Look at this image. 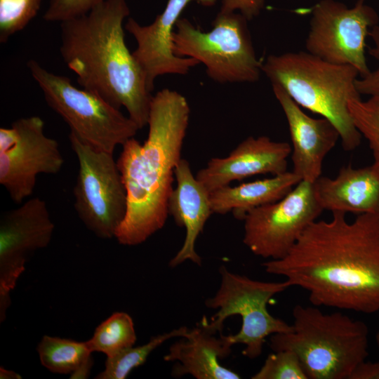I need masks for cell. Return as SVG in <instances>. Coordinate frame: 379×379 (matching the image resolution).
<instances>
[{
    "label": "cell",
    "mask_w": 379,
    "mask_h": 379,
    "mask_svg": "<svg viewBox=\"0 0 379 379\" xmlns=\"http://www.w3.org/2000/svg\"><path fill=\"white\" fill-rule=\"evenodd\" d=\"M197 1L199 4L206 6H212L215 2V0H197Z\"/></svg>",
    "instance_id": "33"
},
{
    "label": "cell",
    "mask_w": 379,
    "mask_h": 379,
    "mask_svg": "<svg viewBox=\"0 0 379 379\" xmlns=\"http://www.w3.org/2000/svg\"><path fill=\"white\" fill-rule=\"evenodd\" d=\"M46 202L29 199L0 218V320L4 321L10 293L25 270V264L38 250L46 248L54 231Z\"/></svg>",
    "instance_id": "13"
},
{
    "label": "cell",
    "mask_w": 379,
    "mask_h": 379,
    "mask_svg": "<svg viewBox=\"0 0 379 379\" xmlns=\"http://www.w3.org/2000/svg\"><path fill=\"white\" fill-rule=\"evenodd\" d=\"M253 379H308L298 356L290 350L269 354Z\"/></svg>",
    "instance_id": "26"
},
{
    "label": "cell",
    "mask_w": 379,
    "mask_h": 379,
    "mask_svg": "<svg viewBox=\"0 0 379 379\" xmlns=\"http://www.w3.org/2000/svg\"><path fill=\"white\" fill-rule=\"evenodd\" d=\"M264 4L265 0H222L220 11L238 12L251 20L260 13Z\"/></svg>",
    "instance_id": "29"
},
{
    "label": "cell",
    "mask_w": 379,
    "mask_h": 379,
    "mask_svg": "<svg viewBox=\"0 0 379 379\" xmlns=\"http://www.w3.org/2000/svg\"><path fill=\"white\" fill-rule=\"evenodd\" d=\"M376 341H377L378 345L379 347V331L378 332V333L376 335Z\"/></svg>",
    "instance_id": "34"
},
{
    "label": "cell",
    "mask_w": 379,
    "mask_h": 379,
    "mask_svg": "<svg viewBox=\"0 0 379 379\" xmlns=\"http://www.w3.org/2000/svg\"><path fill=\"white\" fill-rule=\"evenodd\" d=\"M262 72L300 107L331 121L345 151L359 146L362 135L348 109L350 100L361 98L356 86L360 77L357 69L298 51L270 55L262 64Z\"/></svg>",
    "instance_id": "4"
},
{
    "label": "cell",
    "mask_w": 379,
    "mask_h": 379,
    "mask_svg": "<svg viewBox=\"0 0 379 379\" xmlns=\"http://www.w3.org/2000/svg\"><path fill=\"white\" fill-rule=\"evenodd\" d=\"M105 0H51L44 19L62 22L88 12Z\"/></svg>",
    "instance_id": "27"
},
{
    "label": "cell",
    "mask_w": 379,
    "mask_h": 379,
    "mask_svg": "<svg viewBox=\"0 0 379 379\" xmlns=\"http://www.w3.org/2000/svg\"><path fill=\"white\" fill-rule=\"evenodd\" d=\"M93 365L92 355L86 359L72 373L70 374L71 379H86L90 375L91 368Z\"/></svg>",
    "instance_id": "31"
},
{
    "label": "cell",
    "mask_w": 379,
    "mask_h": 379,
    "mask_svg": "<svg viewBox=\"0 0 379 379\" xmlns=\"http://www.w3.org/2000/svg\"><path fill=\"white\" fill-rule=\"evenodd\" d=\"M215 332L206 317L187 334L172 344L164 359L175 361L172 375H190L197 379H239V374L223 366L220 360L231 353L225 335Z\"/></svg>",
    "instance_id": "17"
},
{
    "label": "cell",
    "mask_w": 379,
    "mask_h": 379,
    "mask_svg": "<svg viewBox=\"0 0 379 379\" xmlns=\"http://www.w3.org/2000/svg\"><path fill=\"white\" fill-rule=\"evenodd\" d=\"M378 21L375 11L364 0L352 7L321 0L312 8L306 51L331 63L352 66L360 77L366 76L370 72L366 39Z\"/></svg>",
    "instance_id": "11"
},
{
    "label": "cell",
    "mask_w": 379,
    "mask_h": 379,
    "mask_svg": "<svg viewBox=\"0 0 379 379\" xmlns=\"http://www.w3.org/2000/svg\"><path fill=\"white\" fill-rule=\"evenodd\" d=\"M247 21L238 12L220 11L212 29L203 32L180 17L173 34V51L203 64L215 82H255L262 62L256 56Z\"/></svg>",
    "instance_id": "6"
},
{
    "label": "cell",
    "mask_w": 379,
    "mask_h": 379,
    "mask_svg": "<svg viewBox=\"0 0 379 379\" xmlns=\"http://www.w3.org/2000/svg\"><path fill=\"white\" fill-rule=\"evenodd\" d=\"M291 154V147L288 142L273 141L265 135L250 136L227 157L210 159L196 178L211 192L255 175L285 173Z\"/></svg>",
    "instance_id": "15"
},
{
    "label": "cell",
    "mask_w": 379,
    "mask_h": 379,
    "mask_svg": "<svg viewBox=\"0 0 379 379\" xmlns=\"http://www.w3.org/2000/svg\"><path fill=\"white\" fill-rule=\"evenodd\" d=\"M316 220L283 258L262 263L309 293L314 306L366 314L379 311V215L332 212Z\"/></svg>",
    "instance_id": "1"
},
{
    "label": "cell",
    "mask_w": 379,
    "mask_h": 379,
    "mask_svg": "<svg viewBox=\"0 0 379 379\" xmlns=\"http://www.w3.org/2000/svg\"><path fill=\"white\" fill-rule=\"evenodd\" d=\"M313 188L323 210L379 215V178L371 165L343 166L333 178H318Z\"/></svg>",
    "instance_id": "19"
},
{
    "label": "cell",
    "mask_w": 379,
    "mask_h": 379,
    "mask_svg": "<svg viewBox=\"0 0 379 379\" xmlns=\"http://www.w3.org/2000/svg\"><path fill=\"white\" fill-rule=\"evenodd\" d=\"M36 351L42 366L53 373L71 374L90 356L86 342L44 335Z\"/></svg>",
    "instance_id": "21"
},
{
    "label": "cell",
    "mask_w": 379,
    "mask_h": 379,
    "mask_svg": "<svg viewBox=\"0 0 379 379\" xmlns=\"http://www.w3.org/2000/svg\"><path fill=\"white\" fill-rule=\"evenodd\" d=\"M189 328L185 326L175 328L169 332L153 336L145 344L137 347L131 346L123 350L111 357H107L105 368L95 378L124 379L135 368L142 365L149 354L168 340L184 337Z\"/></svg>",
    "instance_id": "22"
},
{
    "label": "cell",
    "mask_w": 379,
    "mask_h": 379,
    "mask_svg": "<svg viewBox=\"0 0 379 379\" xmlns=\"http://www.w3.org/2000/svg\"><path fill=\"white\" fill-rule=\"evenodd\" d=\"M44 126L41 118L31 116L0 128V184L15 204L32 195L38 175L62 168L59 144L45 134Z\"/></svg>",
    "instance_id": "10"
},
{
    "label": "cell",
    "mask_w": 379,
    "mask_h": 379,
    "mask_svg": "<svg viewBox=\"0 0 379 379\" xmlns=\"http://www.w3.org/2000/svg\"><path fill=\"white\" fill-rule=\"evenodd\" d=\"M42 0H0V43L22 31L37 15Z\"/></svg>",
    "instance_id": "25"
},
{
    "label": "cell",
    "mask_w": 379,
    "mask_h": 379,
    "mask_svg": "<svg viewBox=\"0 0 379 379\" xmlns=\"http://www.w3.org/2000/svg\"><path fill=\"white\" fill-rule=\"evenodd\" d=\"M129 13L126 0H105L60 22V52L81 88L124 107L140 129L147 125L152 95L125 42L124 21Z\"/></svg>",
    "instance_id": "3"
},
{
    "label": "cell",
    "mask_w": 379,
    "mask_h": 379,
    "mask_svg": "<svg viewBox=\"0 0 379 379\" xmlns=\"http://www.w3.org/2000/svg\"><path fill=\"white\" fill-rule=\"evenodd\" d=\"M21 378V375L15 371L8 370L2 366L0 367L1 379H20Z\"/></svg>",
    "instance_id": "32"
},
{
    "label": "cell",
    "mask_w": 379,
    "mask_h": 379,
    "mask_svg": "<svg viewBox=\"0 0 379 379\" xmlns=\"http://www.w3.org/2000/svg\"><path fill=\"white\" fill-rule=\"evenodd\" d=\"M27 65L47 105L68 124L70 132L95 149L113 153L140 129L120 109L74 86L68 77L48 71L33 59Z\"/></svg>",
    "instance_id": "7"
},
{
    "label": "cell",
    "mask_w": 379,
    "mask_h": 379,
    "mask_svg": "<svg viewBox=\"0 0 379 379\" xmlns=\"http://www.w3.org/2000/svg\"><path fill=\"white\" fill-rule=\"evenodd\" d=\"M323 211L313 183L301 180L282 199L246 215L243 242L258 256L281 259Z\"/></svg>",
    "instance_id": "12"
},
{
    "label": "cell",
    "mask_w": 379,
    "mask_h": 379,
    "mask_svg": "<svg viewBox=\"0 0 379 379\" xmlns=\"http://www.w3.org/2000/svg\"><path fill=\"white\" fill-rule=\"evenodd\" d=\"M79 163L74 208L86 227L101 239L115 237L126 212L124 185L113 153L95 149L69 132Z\"/></svg>",
    "instance_id": "9"
},
{
    "label": "cell",
    "mask_w": 379,
    "mask_h": 379,
    "mask_svg": "<svg viewBox=\"0 0 379 379\" xmlns=\"http://www.w3.org/2000/svg\"><path fill=\"white\" fill-rule=\"evenodd\" d=\"M350 379H379V361H363L356 367Z\"/></svg>",
    "instance_id": "30"
},
{
    "label": "cell",
    "mask_w": 379,
    "mask_h": 379,
    "mask_svg": "<svg viewBox=\"0 0 379 379\" xmlns=\"http://www.w3.org/2000/svg\"><path fill=\"white\" fill-rule=\"evenodd\" d=\"M190 114L185 97L164 88L152 95L145 142L133 137L122 145L117 163L127 207L114 237L120 244H140L164 226Z\"/></svg>",
    "instance_id": "2"
},
{
    "label": "cell",
    "mask_w": 379,
    "mask_h": 379,
    "mask_svg": "<svg viewBox=\"0 0 379 379\" xmlns=\"http://www.w3.org/2000/svg\"><path fill=\"white\" fill-rule=\"evenodd\" d=\"M136 341L134 324L126 312L113 313L95 328L91 339L86 341L90 350L104 353L111 357Z\"/></svg>",
    "instance_id": "23"
},
{
    "label": "cell",
    "mask_w": 379,
    "mask_h": 379,
    "mask_svg": "<svg viewBox=\"0 0 379 379\" xmlns=\"http://www.w3.org/2000/svg\"><path fill=\"white\" fill-rule=\"evenodd\" d=\"M368 36L373 41L371 47L368 48V53L378 61V66L368 74L359 77L356 86L361 95H366L379 99V25L371 28Z\"/></svg>",
    "instance_id": "28"
},
{
    "label": "cell",
    "mask_w": 379,
    "mask_h": 379,
    "mask_svg": "<svg viewBox=\"0 0 379 379\" xmlns=\"http://www.w3.org/2000/svg\"><path fill=\"white\" fill-rule=\"evenodd\" d=\"M293 331L272 335L270 345L274 352H293L308 379H350L368 357L364 322L300 305L293 308Z\"/></svg>",
    "instance_id": "5"
},
{
    "label": "cell",
    "mask_w": 379,
    "mask_h": 379,
    "mask_svg": "<svg viewBox=\"0 0 379 379\" xmlns=\"http://www.w3.org/2000/svg\"><path fill=\"white\" fill-rule=\"evenodd\" d=\"M272 86L288 125L293 171L313 183L321 176L324 159L335 146L339 132L328 119L310 117L280 86Z\"/></svg>",
    "instance_id": "16"
},
{
    "label": "cell",
    "mask_w": 379,
    "mask_h": 379,
    "mask_svg": "<svg viewBox=\"0 0 379 379\" xmlns=\"http://www.w3.org/2000/svg\"><path fill=\"white\" fill-rule=\"evenodd\" d=\"M191 0H168L164 11L149 25H142L128 18L124 29L135 39L132 52L142 69L152 92L158 77L185 75L199 62L191 58L177 56L173 51V34L180 15Z\"/></svg>",
    "instance_id": "14"
},
{
    "label": "cell",
    "mask_w": 379,
    "mask_h": 379,
    "mask_svg": "<svg viewBox=\"0 0 379 379\" xmlns=\"http://www.w3.org/2000/svg\"><path fill=\"white\" fill-rule=\"evenodd\" d=\"M348 109L356 128L368 141L373 158L371 166L379 178V99H352Z\"/></svg>",
    "instance_id": "24"
},
{
    "label": "cell",
    "mask_w": 379,
    "mask_h": 379,
    "mask_svg": "<svg viewBox=\"0 0 379 379\" xmlns=\"http://www.w3.org/2000/svg\"><path fill=\"white\" fill-rule=\"evenodd\" d=\"M219 273L220 287L212 298L206 300L205 305L217 310L208 325L220 334L226 319L233 315L241 317L239 331L225 335L232 347L244 345L243 355L253 359L262 354L268 336L293 331V325L272 316L267 307L274 295L292 286L288 280L281 282L254 280L231 272L224 265L219 268Z\"/></svg>",
    "instance_id": "8"
},
{
    "label": "cell",
    "mask_w": 379,
    "mask_h": 379,
    "mask_svg": "<svg viewBox=\"0 0 379 379\" xmlns=\"http://www.w3.org/2000/svg\"><path fill=\"white\" fill-rule=\"evenodd\" d=\"M176 186L168 200V214L176 225L186 230L184 243L169 266L175 267L186 260L201 265V258L195 250V244L204 225L213 214L210 192L194 176L190 163L181 158L175 168Z\"/></svg>",
    "instance_id": "18"
},
{
    "label": "cell",
    "mask_w": 379,
    "mask_h": 379,
    "mask_svg": "<svg viewBox=\"0 0 379 379\" xmlns=\"http://www.w3.org/2000/svg\"><path fill=\"white\" fill-rule=\"evenodd\" d=\"M300 181L293 171H286L234 187H220L210 192L213 213L231 212L236 219L243 220L250 211L282 199Z\"/></svg>",
    "instance_id": "20"
}]
</instances>
